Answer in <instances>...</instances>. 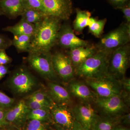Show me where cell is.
<instances>
[{
  "label": "cell",
  "mask_w": 130,
  "mask_h": 130,
  "mask_svg": "<svg viewBox=\"0 0 130 130\" xmlns=\"http://www.w3.org/2000/svg\"><path fill=\"white\" fill-rule=\"evenodd\" d=\"M11 46L12 40L6 36L0 34V50H6Z\"/></svg>",
  "instance_id": "obj_31"
},
{
  "label": "cell",
  "mask_w": 130,
  "mask_h": 130,
  "mask_svg": "<svg viewBox=\"0 0 130 130\" xmlns=\"http://www.w3.org/2000/svg\"><path fill=\"white\" fill-rule=\"evenodd\" d=\"M130 41V25L124 23L103 36L94 46L98 50L112 53L129 43Z\"/></svg>",
  "instance_id": "obj_5"
},
{
  "label": "cell",
  "mask_w": 130,
  "mask_h": 130,
  "mask_svg": "<svg viewBox=\"0 0 130 130\" xmlns=\"http://www.w3.org/2000/svg\"><path fill=\"white\" fill-rule=\"evenodd\" d=\"M47 16L67 21L72 12L71 0H42Z\"/></svg>",
  "instance_id": "obj_12"
},
{
  "label": "cell",
  "mask_w": 130,
  "mask_h": 130,
  "mask_svg": "<svg viewBox=\"0 0 130 130\" xmlns=\"http://www.w3.org/2000/svg\"><path fill=\"white\" fill-rule=\"evenodd\" d=\"M51 56V52L29 54L26 60L30 67L44 79L50 82H58L60 78L53 68Z\"/></svg>",
  "instance_id": "obj_8"
},
{
  "label": "cell",
  "mask_w": 130,
  "mask_h": 130,
  "mask_svg": "<svg viewBox=\"0 0 130 130\" xmlns=\"http://www.w3.org/2000/svg\"><path fill=\"white\" fill-rule=\"evenodd\" d=\"M107 20L106 19L98 20L91 17L88 26L89 31L96 37H101L103 32Z\"/></svg>",
  "instance_id": "obj_25"
},
{
  "label": "cell",
  "mask_w": 130,
  "mask_h": 130,
  "mask_svg": "<svg viewBox=\"0 0 130 130\" xmlns=\"http://www.w3.org/2000/svg\"><path fill=\"white\" fill-rule=\"evenodd\" d=\"M91 13L89 11L76 9V16L73 22V30L75 34H82L84 28L88 26Z\"/></svg>",
  "instance_id": "obj_21"
},
{
  "label": "cell",
  "mask_w": 130,
  "mask_h": 130,
  "mask_svg": "<svg viewBox=\"0 0 130 130\" xmlns=\"http://www.w3.org/2000/svg\"><path fill=\"white\" fill-rule=\"evenodd\" d=\"M70 94L80 102L93 103L98 96L85 81L74 79L67 83Z\"/></svg>",
  "instance_id": "obj_14"
},
{
  "label": "cell",
  "mask_w": 130,
  "mask_h": 130,
  "mask_svg": "<svg viewBox=\"0 0 130 130\" xmlns=\"http://www.w3.org/2000/svg\"><path fill=\"white\" fill-rule=\"evenodd\" d=\"M61 20L57 18L47 16L35 25L34 33L31 36L28 53H47L57 42L58 32Z\"/></svg>",
  "instance_id": "obj_1"
},
{
  "label": "cell",
  "mask_w": 130,
  "mask_h": 130,
  "mask_svg": "<svg viewBox=\"0 0 130 130\" xmlns=\"http://www.w3.org/2000/svg\"><path fill=\"white\" fill-rule=\"evenodd\" d=\"M130 94L122 92L121 95L111 97H98L94 104L98 112L100 115L120 117L128 112L130 107Z\"/></svg>",
  "instance_id": "obj_4"
},
{
  "label": "cell",
  "mask_w": 130,
  "mask_h": 130,
  "mask_svg": "<svg viewBox=\"0 0 130 130\" xmlns=\"http://www.w3.org/2000/svg\"><path fill=\"white\" fill-rule=\"evenodd\" d=\"M24 100L26 106L30 110L43 108H48L50 109L51 108V107L50 106L43 103L40 102L35 100L26 99H25Z\"/></svg>",
  "instance_id": "obj_30"
},
{
  "label": "cell",
  "mask_w": 130,
  "mask_h": 130,
  "mask_svg": "<svg viewBox=\"0 0 130 130\" xmlns=\"http://www.w3.org/2000/svg\"><path fill=\"white\" fill-rule=\"evenodd\" d=\"M6 50H0V65H7L12 62V59L6 53Z\"/></svg>",
  "instance_id": "obj_32"
},
{
  "label": "cell",
  "mask_w": 130,
  "mask_h": 130,
  "mask_svg": "<svg viewBox=\"0 0 130 130\" xmlns=\"http://www.w3.org/2000/svg\"><path fill=\"white\" fill-rule=\"evenodd\" d=\"M94 45L81 46L67 50L66 54L70 58L74 69L79 66L88 58L97 52Z\"/></svg>",
  "instance_id": "obj_17"
},
{
  "label": "cell",
  "mask_w": 130,
  "mask_h": 130,
  "mask_svg": "<svg viewBox=\"0 0 130 130\" xmlns=\"http://www.w3.org/2000/svg\"><path fill=\"white\" fill-rule=\"evenodd\" d=\"M28 120H36L48 124L54 123L50 109L48 108L30 110Z\"/></svg>",
  "instance_id": "obj_23"
},
{
  "label": "cell",
  "mask_w": 130,
  "mask_h": 130,
  "mask_svg": "<svg viewBox=\"0 0 130 130\" xmlns=\"http://www.w3.org/2000/svg\"><path fill=\"white\" fill-rule=\"evenodd\" d=\"M8 128V129H6V130H18V129H16V128Z\"/></svg>",
  "instance_id": "obj_42"
},
{
  "label": "cell",
  "mask_w": 130,
  "mask_h": 130,
  "mask_svg": "<svg viewBox=\"0 0 130 130\" xmlns=\"http://www.w3.org/2000/svg\"><path fill=\"white\" fill-rule=\"evenodd\" d=\"M128 1L129 0H109V2L112 5L118 8H120L126 5Z\"/></svg>",
  "instance_id": "obj_36"
},
{
  "label": "cell",
  "mask_w": 130,
  "mask_h": 130,
  "mask_svg": "<svg viewBox=\"0 0 130 130\" xmlns=\"http://www.w3.org/2000/svg\"><path fill=\"white\" fill-rule=\"evenodd\" d=\"M31 36L27 35H13L12 46H14L19 53H28L30 46Z\"/></svg>",
  "instance_id": "obj_22"
},
{
  "label": "cell",
  "mask_w": 130,
  "mask_h": 130,
  "mask_svg": "<svg viewBox=\"0 0 130 130\" xmlns=\"http://www.w3.org/2000/svg\"><path fill=\"white\" fill-rule=\"evenodd\" d=\"M46 14L43 12L31 8H26L21 15L22 19L29 23L35 25L41 21Z\"/></svg>",
  "instance_id": "obj_24"
},
{
  "label": "cell",
  "mask_w": 130,
  "mask_h": 130,
  "mask_svg": "<svg viewBox=\"0 0 130 130\" xmlns=\"http://www.w3.org/2000/svg\"><path fill=\"white\" fill-rule=\"evenodd\" d=\"M119 9H121L124 14L126 20L125 23L130 25V3L123 6Z\"/></svg>",
  "instance_id": "obj_33"
},
{
  "label": "cell",
  "mask_w": 130,
  "mask_h": 130,
  "mask_svg": "<svg viewBox=\"0 0 130 130\" xmlns=\"http://www.w3.org/2000/svg\"><path fill=\"white\" fill-rule=\"evenodd\" d=\"M6 110L0 108V128L7 126L5 120V114Z\"/></svg>",
  "instance_id": "obj_37"
},
{
  "label": "cell",
  "mask_w": 130,
  "mask_h": 130,
  "mask_svg": "<svg viewBox=\"0 0 130 130\" xmlns=\"http://www.w3.org/2000/svg\"><path fill=\"white\" fill-rule=\"evenodd\" d=\"M29 110L25 100H20L16 105L6 111L5 120L7 126L19 130H24Z\"/></svg>",
  "instance_id": "obj_11"
},
{
  "label": "cell",
  "mask_w": 130,
  "mask_h": 130,
  "mask_svg": "<svg viewBox=\"0 0 130 130\" xmlns=\"http://www.w3.org/2000/svg\"><path fill=\"white\" fill-rule=\"evenodd\" d=\"M120 124V116L118 117L99 115L92 130H113Z\"/></svg>",
  "instance_id": "obj_19"
},
{
  "label": "cell",
  "mask_w": 130,
  "mask_h": 130,
  "mask_svg": "<svg viewBox=\"0 0 130 130\" xmlns=\"http://www.w3.org/2000/svg\"><path fill=\"white\" fill-rule=\"evenodd\" d=\"M53 124L54 125V128H55V130H72L64 128V127L58 125L55 123H54Z\"/></svg>",
  "instance_id": "obj_41"
},
{
  "label": "cell",
  "mask_w": 130,
  "mask_h": 130,
  "mask_svg": "<svg viewBox=\"0 0 130 130\" xmlns=\"http://www.w3.org/2000/svg\"><path fill=\"white\" fill-rule=\"evenodd\" d=\"M111 53L98 50L74 69L75 75L84 79L96 78L108 74V61Z\"/></svg>",
  "instance_id": "obj_2"
},
{
  "label": "cell",
  "mask_w": 130,
  "mask_h": 130,
  "mask_svg": "<svg viewBox=\"0 0 130 130\" xmlns=\"http://www.w3.org/2000/svg\"><path fill=\"white\" fill-rule=\"evenodd\" d=\"M50 111L54 123L64 128L72 129L75 119L69 106L54 103Z\"/></svg>",
  "instance_id": "obj_15"
},
{
  "label": "cell",
  "mask_w": 130,
  "mask_h": 130,
  "mask_svg": "<svg viewBox=\"0 0 130 130\" xmlns=\"http://www.w3.org/2000/svg\"><path fill=\"white\" fill-rule=\"evenodd\" d=\"M26 8L40 10L46 14L42 0H23Z\"/></svg>",
  "instance_id": "obj_29"
},
{
  "label": "cell",
  "mask_w": 130,
  "mask_h": 130,
  "mask_svg": "<svg viewBox=\"0 0 130 130\" xmlns=\"http://www.w3.org/2000/svg\"><path fill=\"white\" fill-rule=\"evenodd\" d=\"M7 85L14 94L18 96H26L36 91L39 83L27 68L21 66L13 72L8 79Z\"/></svg>",
  "instance_id": "obj_3"
},
{
  "label": "cell",
  "mask_w": 130,
  "mask_h": 130,
  "mask_svg": "<svg viewBox=\"0 0 130 130\" xmlns=\"http://www.w3.org/2000/svg\"><path fill=\"white\" fill-rule=\"evenodd\" d=\"M0 130H6V129L4 128V127L0 128Z\"/></svg>",
  "instance_id": "obj_44"
},
{
  "label": "cell",
  "mask_w": 130,
  "mask_h": 130,
  "mask_svg": "<svg viewBox=\"0 0 130 130\" xmlns=\"http://www.w3.org/2000/svg\"><path fill=\"white\" fill-rule=\"evenodd\" d=\"M56 43L61 47L67 50L89 45L87 41L77 37L73 29L67 24L61 25L58 32Z\"/></svg>",
  "instance_id": "obj_13"
},
{
  "label": "cell",
  "mask_w": 130,
  "mask_h": 130,
  "mask_svg": "<svg viewBox=\"0 0 130 130\" xmlns=\"http://www.w3.org/2000/svg\"><path fill=\"white\" fill-rule=\"evenodd\" d=\"M51 63L55 72L66 83L74 79L75 71L69 56L61 51L51 54Z\"/></svg>",
  "instance_id": "obj_9"
},
{
  "label": "cell",
  "mask_w": 130,
  "mask_h": 130,
  "mask_svg": "<svg viewBox=\"0 0 130 130\" xmlns=\"http://www.w3.org/2000/svg\"><path fill=\"white\" fill-rule=\"evenodd\" d=\"M123 89V91L130 94V79L129 78L124 77L119 80Z\"/></svg>",
  "instance_id": "obj_34"
},
{
  "label": "cell",
  "mask_w": 130,
  "mask_h": 130,
  "mask_svg": "<svg viewBox=\"0 0 130 130\" xmlns=\"http://www.w3.org/2000/svg\"><path fill=\"white\" fill-rule=\"evenodd\" d=\"M84 80L98 97L121 95L123 91L119 80L109 74L100 77Z\"/></svg>",
  "instance_id": "obj_6"
},
{
  "label": "cell",
  "mask_w": 130,
  "mask_h": 130,
  "mask_svg": "<svg viewBox=\"0 0 130 130\" xmlns=\"http://www.w3.org/2000/svg\"><path fill=\"white\" fill-rule=\"evenodd\" d=\"M47 92L54 103L58 105H71V95L67 89L58 82H50L48 84Z\"/></svg>",
  "instance_id": "obj_16"
},
{
  "label": "cell",
  "mask_w": 130,
  "mask_h": 130,
  "mask_svg": "<svg viewBox=\"0 0 130 130\" xmlns=\"http://www.w3.org/2000/svg\"><path fill=\"white\" fill-rule=\"evenodd\" d=\"M113 130H130V129L127 126L119 124L115 126Z\"/></svg>",
  "instance_id": "obj_40"
},
{
  "label": "cell",
  "mask_w": 130,
  "mask_h": 130,
  "mask_svg": "<svg viewBox=\"0 0 130 130\" xmlns=\"http://www.w3.org/2000/svg\"><path fill=\"white\" fill-rule=\"evenodd\" d=\"M3 12L0 9V16H1V15H3Z\"/></svg>",
  "instance_id": "obj_43"
},
{
  "label": "cell",
  "mask_w": 130,
  "mask_h": 130,
  "mask_svg": "<svg viewBox=\"0 0 130 130\" xmlns=\"http://www.w3.org/2000/svg\"></svg>",
  "instance_id": "obj_45"
},
{
  "label": "cell",
  "mask_w": 130,
  "mask_h": 130,
  "mask_svg": "<svg viewBox=\"0 0 130 130\" xmlns=\"http://www.w3.org/2000/svg\"><path fill=\"white\" fill-rule=\"evenodd\" d=\"M15 100L0 90V108L8 110L13 106Z\"/></svg>",
  "instance_id": "obj_28"
},
{
  "label": "cell",
  "mask_w": 130,
  "mask_h": 130,
  "mask_svg": "<svg viewBox=\"0 0 130 130\" xmlns=\"http://www.w3.org/2000/svg\"><path fill=\"white\" fill-rule=\"evenodd\" d=\"M9 72L7 65H0V80Z\"/></svg>",
  "instance_id": "obj_38"
},
{
  "label": "cell",
  "mask_w": 130,
  "mask_h": 130,
  "mask_svg": "<svg viewBox=\"0 0 130 130\" xmlns=\"http://www.w3.org/2000/svg\"><path fill=\"white\" fill-rule=\"evenodd\" d=\"M129 43L116 49L112 52L108 61V72L119 80L125 77L130 63Z\"/></svg>",
  "instance_id": "obj_7"
},
{
  "label": "cell",
  "mask_w": 130,
  "mask_h": 130,
  "mask_svg": "<svg viewBox=\"0 0 130 130\" xmlns=\"http://www.w3.org/2000/svg\"><path fill=\"white\" fill-rule=\"evenodd\" d=\"M25 9L23 0H0V9L9 18L21 16Z\"/></svg>",
  "instance_id": "obj_18"
},
{
  "label": "cell",
  "mask_w": 130,
  "mask_h": 130,
  "mask_svg": "<svg viewBox=\"0 0 130 130\" xmlns=\"http://www.w3.org/2000/svg\"><path fill=\"white\" fill-rule=\"evenodd\" d=\"M48 124L36 120H28L24 130H48Z\"/></svg>",
  "instance_id": "obj_27"
},
{
  "label": "cell",
  "mask_w": 130,
  "mask_h": 130,
  "mask_svg": "<svg viewBox=\"0 0 130 130\" xmlns=\"http://www.w3.org/2000/svg\"><path fill=\"white\" fill-rule=\"evenodd\" d=\"M25 99L35 100L43 103L48 105L51 108L54 103L47 92V90L41 89L35 91L29 95L26 96Z\"/></svg>",
  "instance_id": "obj_26"
},
{
  "label": "cell",
  "mask_w": 130,
  "mask_h": 130,
  "mask_svg": "<svg viewBox=\"0 0 130 130\" xmlns=\"http://www.w3.org/2000/svg\"><path fill=\"white\" fill-rule=\"evenodd\" d=\"M92 104L80 102L71 108L75 120L86 130H92L99 115Z\"/></svg>",
  "instance_id": "obj_10"
},
{
  "label": "cell",
  "mask_w": 130,
  "mask_h": 130,
  "mask_svg": "<svg viewBox=\"0 0 130 130\" xmlns=\"http://www.w3.org/2000/svg\"><path fill=\"white\" fill-rule=\"evenodd\" d=\"M120 124L128 126L130 124V114L126 113L120 116Z\"/></svg>",
  "instance_id": "obj_35"
},
{
  "label": "cell",
  "mask_w": 130,
  "mask_h": 130,
  "mask_svg": "<svg viewBox=\"0 0 130 130\" xmlns=\"http://www.w3.org/2000/svg\"><path fill=\"white\" fill-rule=\"evenodd\" d=\"M72 130H86L76 120L74 121Z\"/></svg>",
  "instance_id": "obj_39"
},
{
  "label": "cell",
  "mask_w": 130,
  "mask_h": 130,
  "mask_svg": "<svg viewBox=\"0 0 130 130\" xmlns=\"http://www.w3.org/2000/svg\"><path fill=\"white\" fill-rule=\"evenodd\" d=\"M35 25L29 23L21 19L20 21L13 25L7 26L3 29L11 32L13 35H27L32 36L35 30Z\"/></svg>",
  "instance_id": "obj_20"
}]
</instances>
